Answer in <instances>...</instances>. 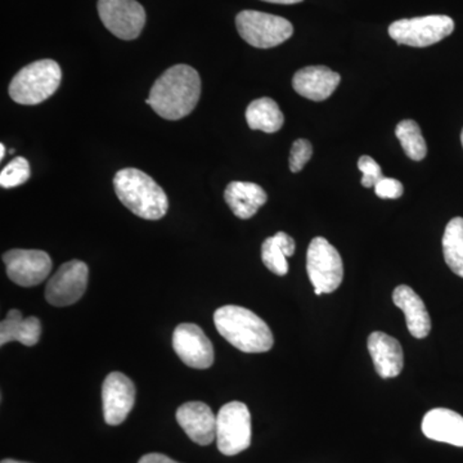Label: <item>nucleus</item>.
Segmentation results:
<instances>
[{
	"instance_id": "1",
	"label": "nucleus",
	"mask_w": 463,
	"mask_h": 463,
	"mask_svg": "<svg viewBox=\"0 0 463 463\" xmlns=\"http://www.w3.org/2000/svg\"><path fill=\"white\" fill-rule=\"evenodd\" d=\"M200 96L199 72L188 65H175L155 81L146 103L166 120H181L194 111Z\"/></svg>"
},
{
	"instance_id": "2",
	"label": "nucleus",
	"mask_w": 463,
	"mask_h": 463,
	"mask_svg": "<svg viewBox=\"0 0 463 463\" xmlns=\"http://www.w3.org/2000/svg\"><path fill=\"white\" fill-rule=\"evenodd\" d=\"M214 325L228 343L243 353H267L274 339L269 326L246 307L225 306L216 309Z\"/></svg>"
},
{
	"instance_id": "3",
	"label": "nucleus",
	"mask_w": 463,
	"mask_h": 463,
	"mask_svg": "<svg viewBox=\"0 0 463 463\" xmlns=\"http://www.w3.org/2000/svg\"><path fill=\"white\" fill-rule=\"evenodd\" d=\"M116 196L133 214L147 221L166 215L169 200L165 191L148 174L133 167L120 170L114 178Z\"/></svg>"
},
{
	"instance_id": "4",
	"label": "nucleus",
	"mask_w": 463,
	"mask_h": 463,
	"mask_svg": "<svg viewBox=\"0 0 463 463\" xmlns=\"http://www.w3.org/2000/svg\"><path fill=\"white\" fill-rule=\"evenodd\" d=\"M62 71L56 61L41 60L21 69L9 84V96L20 105L33 106L56 93Z\"/></svg>"
},
{
	"instance_id": "5",
	"label": "nucleus",
	"mask_w": 463,
	"mask_h": 463,
	"mask_svg": "<svg viewBox=\"0 0 463 463\" xmlns=\"http://www.w3.org/2000/svg\"><path fill=\"white\" fill-rule=\"evenodd\" d=\"M236 26L243 41L260 50L277 47L294 33V26L286 18L250 9L237 14Z\"/></svg>"
},
{
	"instance_id": "6",
	"label": "nucleus",
	"mask_w": 463,
	"mask_h": 463,
	"mask_svg": "<svg viewBox=\"0 0 463 463\" xmlns=\"http://www.w3.org/2000/svg\"><path fill=\"white\" fill-rule=\"evenodd\" d=\"M307 272L318 297L336 291L343 282V259L339 251L323 237L313 239L307 248Z\"/></svg>"
},
{
	"instance_id": "7",
	"label": "nucleus",
	"mask_w": 463,
	"mask_h": 463,
	"mask_svg": "<svg viewBox=\"0 0 463 463\" xmlns=\"http://www.w3.org/2000/svg\"><path fill=\"white\" fill-rule=\"evenodd\" d=\"M216 444L224 456H236L251 444V414L242 402H230L216 414Z\"/></svg>"
},
{
	"instance_id": "8",
	"label": "nucleus",
	"mask_w": 463,
	"mask_h": 463,
	"mask_svg": "<svg viewBox=\"0 0 463 463\" xmlns=\"http://www.w3.org/2000/svg\"><path fill=\"white\" fill-rule=\"evenodd\" d=\"M455 30L452 18L443 14L405 18L392 23L389 27V35L398 44L408 47L425 48L443 41Z\"/></svg>"
},
{
	"instance_id": "9",
	"label": "nucleus",
	"mask_w": 463,
	"mask_h": 463,
	"mask_svg": "<svg viewBox=\"0 0 463 463\" xmlns=\"http://www.w3.org/2000/svg\"><path fill=\"white\" fill-rule=\"evenodd\" d=\"M99 14L103 25L116 38L134 41L146 25V11L137 0H99Z\"/></svg>"
},
{
	"instance_id": "10",
	"label": "nucleus",
	"mask_w": 463,
	"mask_h": 463,
	"mask_svg": "<svg viewBox=\"0 0 463 463\" xmlns=\"http://www.w3.org/2000/svg\"><path fill=\"white\" fill-rule=\"evenodd\" d=\"M90 269L84 261L71 260L61 265L45 288V298L51 306L63 307L80 300L88 286Z\"/></svg>"
},
{
	"instance_id": "11",
	"label": "nucleus",
	"mask_w": 463,
	"mask_h": 463,
	"mask_svg": "<svg viewBox=\"0 0 463 463\" xmlns=\"http://www.w3.org/2000/svg\"><path fill=\"white\" fill-rule=\"evenodd\" d=\"M9 279L21 288L41 285L50 276L52 259L42 250H9L3 255Z\"/></svg>"
},
{
	"instance_id": "12",
	"label": "nucleus",
	"mask_w": 463,
	"mask_h": 463,
	"mask_svg": "<svg viewBox=\"0 0 463 463\" xmlns=\"http://www.w3.org/2000/svg\"><path fill=\"white\" fill-rule=\"evenodd\" d=\"M173 347L183 364L194 370H206L214 364L212 341L194 323H182L174 330Z\"/></svg>"
},
{
	"instance_id": "13",
	"label": "nucleus",
	"mask_w": 463,
	"mask_h": 463,
	"mask_svg": "<svg viewBox=\"0 0 463 463\" xmlns=\"http://www.w3.org/2000/svg\"><path fill=\"white\" fill-rule=\"evenodd\" d=\"M136 403V386L121 373H111L103 381L102 405L106 423L121 425Z\"/></svg>"
},
{
	"instance_id": "14",
	"label": "nucleus",
	"mask_w": 463,
	"mask_h": 463,
	"mask_svg": "<svg viewBox=\"0 0 463 463\" xmlns=\"http://www.w3.org/2000/svg\"><path fill=\"white\" fill-rule=\"evenodd\" d=\"M176 421L188 438L199 446H209L216 439V416L203 402H188L176 411Z\"/></svg>"
},
{
	"instance_id": "15",
	"label": "nucleus",
	"mask_w": 463,
	"mask_h": 463,
	"mask_svg": "<svg viewBox=\"0 0 463 463\" xmlns=\"http://www.w3.org/2000/svg\"><path fill=\"white\" fill-rule=\"evenodd\" d=\"M340 75L326 66H309L298 70L292 79V87L307 99L321 102L336 90Z\"/></svg>"
},
{
	"instance_id": "16",
	"label": "nucleus",
	"mask_w": 463,
	"mask_h": 463,
	"mask_svg": "<svg viewBox=\"0 0 463 463\" xmlns=\"http://www.w3.org/2000/svg\"><path fill=\"white\" fill-rule=\"evenodd\" d=\"M368 350L381 379H392L401 374L404 365V354L397 339L383 332H373L368 337Z\"/></svg>"
},
{
	"instance_id": "17",
	"label": "nucleus",
	"mask_w": 463,
	"mask_h": 463,
	"mask_svg": "<svg viewBox=\"0 0 463 463\" xmlns=\"http://www.w3.org/2000/svg\"><path fill=\"white\" fill-rule=\"evenodd\" d=\"M422 432L426 438L450 446L463 447V417L447 408L429 411L422 420Z\"/></svg>"
},
{
	"instance_id": "18",
	"label": "nucleus",
	"mask_w": 463,
	"mask_h": 463,
	"mask_svg": "<svg viewBox=\"0 0 463 463\" xmlns=\"http://www.w3.org/2000/svg\"><path fill=\"white\" fill-rule=\"evenodd\" d=\"M392 301L404 313L408 331L416 339H423L431 331V319L422 298L410 286H398L392 292Z\"/></svg>"
},
{
	"instance_id": "19",
	"label": "nucleus",
	"mask_w": 463,
	"mask_h": 463,
	"mask_svg": "<svg viewBox=\"0 0 463 463\" xmlns=\"http://www.w3.org/2000/svg\"><path fill=\"white\" fill-rule=\"evenodd\" d=\"M267 199V194L257 183L231 182L224 191L225 203L240 219L252 218Z\"/></svg>"
},
{
	"instance_id": "20",
	"label": "nucleus",
	"mask_w": 463,
	"mask_h": 463,
	"mask_svg": "<svg viewBox=\"0 0 463 463\" xmlns=\"http://www.w3.org/2000/svg\"><path fill=\"white\" fill-rule=\"evenodd\" d=\"M42 335V323L36 317L23 318L20 310H9L5 319L0 323V345L18 341L26 346L38 344Z\"/></svg>"
},
{
	"instance_id": "21",
	"label": "nucleus",
	"mask_w": 463,
	"mask_h": 463,
	"mask_svg": "<svg viewBox=\"0 0 463 463\" xmlns=\"http://www.w3.org/2000/svg\"><path fill=\"white\" fill-rule=\"evenodd\" d=\"M297 250L295 241L285 232H279L261 245V260L270 272L283 277L288 273V258Z\"/></svg>"
},
{
	"instance_id": "22",
	"label": "nucleus",
	"mask_w": 463,
	"mask_h": 463,
	"mask_svg": "<svg viewBox=\"0 0 463 463\" xmlns=\"http://www.w3.org/2000/svg\"><path fill=\"white\" fill-rule=\"evenodd\" d=\"M246 121L250 129L276 133L283 127L285 116L276 100L263 97L250 103L246 109Z\"/></svg>"
},
{
	"instance_id": "23",
	"label": "nucleus",
	"mask_w": 463,
	"mask_h": 463,
	"mask_svg": "<svg viewBox=\"0 0 463 463\" xmlns=\"http://www.w3.org/2000/svg\"><path fill=\"white\" fill-rule=\"evenodd\" d=\"M444 259L453 273L463 279V218H453L443 236Z\"/></svg>"
},
{
	"instance_id": "24",
	"label": "nucleus",
	"mask_w": 463,
	"mask_h": 463,
	"mask_svg": "<svg viewBox=\"0 0 463 463\" xmlns=\"http://www.w3.org/2000/svg\"><path fill=\"white\" fill-rule=\"evenodd\" d=\"M399 141L402 143L405 155L413 161H421L428 154L425 138L421 128L413 120H403L395 129Z\"/></svg>"
},
{
	"instance_id": "25",
	"label": "nucleus",
	"mask_w": 463,
	"mask_h": 463,
	"mask_svg": "<svg viewBox=\"0 0 463 463\" xmlns=\"http://www.w3.org/2000/svg\"><path fill=\"white\" fill-rule=\"evenodd\" d=\"M30 165L25 157L18 156L12 160L0 173V185L3 188H14L29 181Z\"/></svg>"
},
{
	"instance_id": "26",
	"label": "nucleus",
	"mask_w": 463,
	"mask_h": 463,
	"mask_svg": "<svg viewBox=\"0 0 463 463\" xmlns=\"http://www.w3.org/2000/svg\"><path fill=\"white\" fill-rule=\"evenodd\" d=\"M312 155V143L307 141V139L295 141L291 147V154H289V170L292 173H298L303 170Z\"/></svg>"
},
{
	"instance_id": "27",
	"label": "nucleus",
	"mask_w": 463,
	"mask_h": 463,
	"mask_svg": "<svg viewBox=\"0 0 463 463\" xmlns=\"http://www.w3.org/2000/svg\"><path fill=\"white\" fill-rule=\"evenodd\" d=\"M358 169L364 174L362 185L365 188L374 187L383 178V170H381L379 164L371 156L359 158Z\"/></svg>"
},
{
	"instance_id": "28",
	"label": "nucleus",
	"mask_w": 463,
	"mask_h": 463,
	"mask_svg": "<svg viewBox=\"0 0 463 463\" xmlns=\"http://www.w3.org/2000/svg\"><path fill=\"white\" fill-rule=\"evenodd\" d=\"M373 188L377 196L383 200H397L404 192L403 184L398 179L386 178V176H383Z\"/></svg>"
},
{
	"instance_id": "29",
	"label": "nucleus",
	"mask_w": 463,
	"mask_h": 463,
	"mask_svg": "<svg viewBox=\"0 0 463 463\" xmlns=\"http://www.w3.org/2000/svg\"><path fill=\"white\" fill-rule=\"evenodd\" d=\"M138 463H179L174 461V459L170 458L165 455H161V453H148V455L143 456L141 459H139Z\"/></svg>"
},
{
	"instance_id": "30",
	"label": "nucleus",
	"mask_w": 463,
	"mask_h": 463,
	"mask_svg": "<svg viewBox=\"0 0 463 463\" xmlns=\"http://www.w3.org/2000/svg\"><path fill=\"white\" fill-rule=\"evenodd\" d=\"M263 2L274 3V5H297L303 0H263Z\"/></svg>"
},
{
	"instance_id": "31",
	"label": "nucleus",
	"mask_w": 463,
	"mask_h": 463,
	"mask_svg": "<svg viewBox=\"0 0 463 463\" xmlns=\"http://www.w3.org/2000/svg\"><path fill=\"white\" fill-rule=\"evenodd\" d=\"M5 146L3 145V143H2V145H0V158H2V160H3V158H5Z\"/></svg>"
},
{
	"instance_id": "32",
	"label": "nucleus",
	"mask_w": 463,
	"mask_h": 463,
	"mask_svg": "<svg viewBox=\"0 0 463 463\" xmlns=\"http://www.w3.org/2000/svg\"><path fill=\"white\" fill-rule=\"evenodd\" d=\"M2 463H29V462L16 461V459H3Z\"/></svg>"
},
{
	"instance_id": "33",
	"label": "nucleus",
	"mask_w": 463,
	"mask_h": 463,
	"mask_svg": "<svg viewBox=\"0 0 463 463\" xmlns=\"http://www.w3.org/2000/svg\"><path fill=\"white\" fill-rule=\"evenodd\" d=\"M461 142H462V146H463V130H462V134H461Z\"/></svg>"
}]
</instances>
